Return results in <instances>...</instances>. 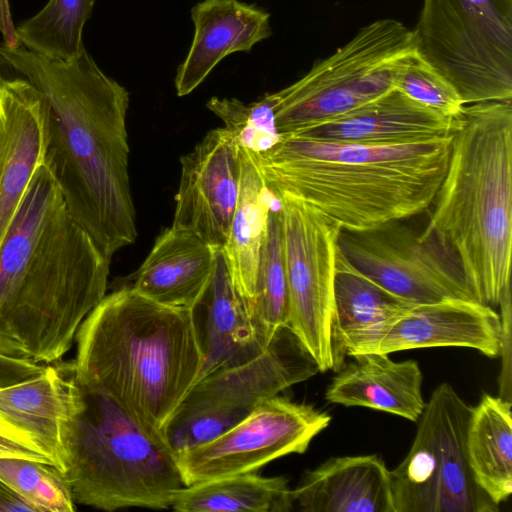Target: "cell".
I'll list each match as a JSON object with an SVG mask.
<instances>
[{
    "instance_id": "9a60e30c",
    "label": "cell",
    "mask_w": 512,
    "mask_h": 512,
    "mask_svg": "<svg viewBox=\"0 0 512 512\" xmlns=\"http://www.w3.org/2000/svg\"><path fill=\"white\" fill-rule=\"evenodd\" d=\"M501 331L500 314L493 307L475 300L446 298L414 304L385 325L360 354L465 347L496 358Z\"/></svg>"
},
{
    "instance_id": "e0dca14e",
    "label": "cell",
    "mask_w": 512,
    "mask_h": 512,
    "mask_svg": "<svg viewBox=\"0 0 512 512\" xmlns=\"http://www.w3.org/2000/svg\"><path fill=\"white\" fill-rule=\"evenodd\" d=\"M270 13L240 0H202L191 9L192 43L174 79L179 97L198 88L228 55L250 52L272 35Z\"/></svg>"
},
{
    "instance_id": "4dcf8cb0",
    "label": "cell",
    "mask_w": 512,
    "mask_h": 512,
    "mask_svg": "<svg viewBox=\"0 0 512 512\" xmlns=\"http://www.w3.org/2000/svg\"><path fill=\"white\" fill-rule=\"evenodd\" d=\"M206 107L223 121L238 145L252 153L265 152L280 139L269 93L251 103L214 96Z\"/></svg>"
},
{
    "instance_id": "4fadbf2b",
    "label": "cell",
    "mask_w": 512,
    "mask_h": 512,
    "mask_svg": "<svg viewBox=\"0 0 512 512\" xmlns=\"http://www.w3.org/2000/svg\"><path fill=\"white\" fill-rule=\"evenodd\" d=\"M330 421L310 404L279 395L265 399L217 437L176 452L185 485L254 472L277 458L302 454Z\"/></svg>"
},
{
    "instance_id": "603a6c76",
    "label": "cell",
    "mask_w": 512,
    "mask_h": 512,
    "mask_svg": "<svg viewBox=\"0 0 512 512\" xmlns=\"http://www.w3.org/2000/svg\"><path fill=\"white\" fill-rule=\"evenodd\" d=\"M413 305L358 271L338 249L331 319L332 370H340L347 356L359 355L385 325Z\"/></svg>"
},
{
    "instance_id": "8fae6325",
    "label": "cell",
    "mask_w": 512,
    "mask_h": 512,
    "mask_svg": "<svg viewBox=\"0 0 512 512\" xmlns=\"http://www.w3.org/2000/svg\"><path fill=\"white\" fill-rule=\"evenodd\" d=\"M279 200L289 292L288 325L315 359L332 370L331 319L341 228L305 202Z\"/></svg>"
},
{
    "instance_id": "7c38bea8",
    "label": "cell",
    "mask_w": 512,
    "mask_h": 512,
    "mask_svg": "<svg viewBox=\"0 0 512 512\" xmlns=\"http://www.w3.org/2000/svg\"><path fill=\"white\" fill-rule=\"evenodd\" d=\"M338 249L358 271L413 304L446 298L477 301L451 250L434 236L421 237L402 220L341 230Z\"/></svg>"
},
{
    "instance_id": "30bf717a",
    "label": "cell",
    "mask_w": 512,
    "mask_h": 512,
    "mask_svg": "<svg viewBox=\"0 0 512 512\" xmlns=\"http://www.w3.org/2000/svg\"><path fill=\"white\" fill-rule=\"evenodd\" d=\"M471 406L449 383L431 393L405 458L390 470L395 512H497L468 465Z\"/></svg>"
},
{
    "instance_id": "f1b7e54d",
    "label": "cell",
    "mask_w": 512,
    "mask_h": 512,
    "mask_svg": "<svg viewBox=\"0 0 512 512\" xmlns=\"http://www.w3.org/2000/svg\"><path fill=\"white\" fill-rule=\"evenodd\" d=\"M96 0H48L16 26L18 44L52 59H72L84 49L83 31Z\"/></svg>"
},
{
    "instance_id": "6da1fadb",
    "label": "cell",
    "mask_w": 512,
    "mask_h": 512,
    "mask_svg": "<svg viewBox=\"0 0 512 512\" xmlns=\"http://www.w3.org/2000/svg\"><path fill=\"white\" fill-rule=\"evenodd\" d=\"M0 64L45 96L43 164L70 215L111 259L137 237L128 172L129 92L86 49L64 60L2 43Z\"/></svg>"
},
{
    "instance_id": "2e32d148",
    "label": "cell",
    "mask_w": 512,
    "mask_h": 512,
    "mask_svg": "<svg viewBox=\"0 0 512 512\" xmlns=\"http://www.w3.org/2000/svg\"><path fill=\"white\" fill-rule=\"evenodd\" d=\"M45 96L22 77L0 79V246L43 163Z\"/></svg>"
},
{
    "instance_id": "4316f807",
    "label": "cell",
    "mask_w": 512,
    "mask_h": 512,
    "mask_svg": "<svg viewBox=\"0 0 512 512\" xmlns=\"http://www.w3.org/2000/svg\"><path fill=\"white\" fill-rule=\"evenodd\" d=\"M171 508L178 512H289L294 501L286 477L248 472L185 486L175 494Z\"/></svg>"
},
{
    "instance_id": "8992f818",
    "label": "cell",
    "mask_w": 512,
    "mask_h": 512,
    "mask_svg": "<svg viewBox=\"0 0 512 512\" xmlns=\"http://www.w3.org/2000/svg\"><path fill=\"white\" fill-rule=\"evenodd\" d=\"M79 386L64 472L74 502L109 512L171 507L186 486L176 452L111 398Z\"/></svg>"
},
{
    "instance_id": "ac0fdd59",
    "label": "cell",
    "mask_w": 512,
    "mask_h": 512,
    "mask_svg": "<svg viewBox=\"0 0 512 512\" xmlns=\"http://www.w3.org/2000/svg\"><path fill=\"white\" fill-rule=\"evenodd\" d=\"M454 117L428 108L393 88L346 114L301 135L361 144L395 145L451 136Z\"/></svg>"
},
{
    "instance_id": "e575fe53",
    "label": "cell",
    "mask_w": 512,
    "mask_h": 512,
    "mask_svg": "<svg viewBox=\"0 0 512 512\" xmlns=\"http://www.w3.org/2000/svg\"><path fill=\"white\" fill-rule=\"evenodd\" d=\"M0 438L22 443L31 446L42 452L49 460V456L38 442L29 432L23 429L20 424L3 408L0 407ZM51 462V460H50ZM52 463V462H51Z\"/></svg>"
},
{
    "instance_id": "f35d334b",
    "label": "cell",
    "mask_w": 512,
    "mask_h": 512,
    "mask_svg": "<svg viewBox=\"0 0 512 512\" xmlns=\"http://www.w3.org/2000/svg\"><path fill=\"white\" fill-rule=\"evenodd\" d=\"M0 79H1V77H0Z\"/></svg>"
},
{
    "instance_id": "74e56055",
    "label": "cell",
    "mask_w": 512,
    "mask_h": 512,
    "mask_svg": "<svg viewBox=\"0 0 512 512\" xmlns=\"http://www.w3.org/2000/svg\"><path fill=\"white\" fill-rule=\"evenodd\" d=\"M13 25L9 0H0V30H10Z\"/></svg>"
},
{
    "instance_id": "d590c367",
    "label": "cell",
    "mask_w": 512,
    "mask_h": 512,
    "mask_svg": "<svg viewBox=\"0 0 512 512\" xmlns=\"http://www.w3.org/2000/svg\"><path fill=\"white\" fill-rule=\"evenodd\" d=\"M2 457H19L51 463L42 452L31 446L0 438V458Z\"/></svg>"
},
{
    "instance_id": "d4e9b609",
    "label": "cell",
    "mask_w": 512,
    "mask_h": 512,
    "mask_svg": "<svg viewBox=\"0 0 512 512\" xmlns=\"http://www.w3.org/2000/svg\"><path fill=\"white\" fill-rule=\"evenodd\" d=\"M275 199L250 152L241 148L239 196L222 251L233 285L249 311L256 296L260 251Z\"/></svg>"
},
{
    "instance_id": "f546056e",
    "label": "cell",
    "mask_w": 512,
    "mask_h": 512,
    "mask_svg": "<svg viewBox=\"0 0 512 512\" xmlns=\"http://www.w3.org/2000/svg\"><path fill=\"white\" fill-rule=\"evenodd\" d=\"M0 480L35 512H73L76 509L64 473L51 463L2 457Z\"/></svg>"
},
{
    "instance_id": "d6986e66",
    "label": "cell",
    "mask_w": 512,
    "mask_h": 512,
    "mask_svg": "<svg viewBox=\"0 0 512 512\" xmlns=\"http://www.w3.org/2000/svg\"><path fill=\"white\" fill-rule=\"evenodd\" d=\"M79 396L73 361L61 359L46 364L42 373L31 379L0 388V407L38 440L52 464L64 473Z\"/></svg>"
},
{
    "instance_id": "7402d4cb",
    "label": "cell",
    "mask_w": 512,
    "mask_h": 512,
    "mask_svg": "<svg viewBox=\"0 0 512 512\" xmlns=\"http://www.w3.org/2000/svg\"><path fill=\"white\" fill-rule=\"evenodd\" d=\"M353 358L337 371L325 399L332 404L366 407L417 422L426 403L419 363L412 359L393 361L383 353Z\"/></svg>"
},
{
    "instance_id": "3957f363",
    "label": "cell",
    "mask_w": 512,
    "mask_h": 512,
    "mask_svg": "<svg viewBox=\"0 0 512 512\" xmlns=\"http://www.w3.org/2000/svg\"><path fill=\"white\" fill-rule=\"evenodd\" d=\"M452 135L377 145L280 135L252 153L267 187L313 207L341 230L361 231L428 209L445 176Z\"/></svg>"
},
{
    "instance_id": "44dd1931",
    "label": "cell",
    "mask_w": 512,
    "mask_h": 512,
    "mask_svg": "<svg viewBox=\"0 0 512 512\" xmlns=\"http://www.w3.org/2000/svg\"><path fill=\"white\" fill-rule=\"evenodd\" d=\"M303 512H395L390 470L375 454L331 457L292 489Z\"/></svg>"
},
{
    "instance_id": "836d02e7",
    "label": "cell",
    "mask_w": 512,
    "mask_h": 512,
    "mask_svg": "<svg viewBox=\"0 0 512 512\" xmlns=\"http://www.w3.org/2000/svg\"><path fill=\"white\" fill-rule=\"evenodd\" d=\"M45 365L0 353V388L9 387L39 375Z\"/></svg>"
},
{
    "instance_id": "1f68e13d",
    "label": "cell",
    "mask_w": 512,
    "mask_h": 512,
    "mask_svg": "<svg viewBox=\"0 0 512 512\" xmlns=\"http://www.w3.org/2000/svg\"><path fill=\"white\" fill-rule=\"evenodd\" d=\"M393 86L414 101L448 117L458 115L465 105L455 87L417 52L399 66Z\"/></svg>"
},
{
    "instance_id": "ba28073f",
    "label": "cell",
    "mask_w": 512,
    "mask_h": 512,
    "mask_svg": "<svg viewBox=\"0 0 512 512\" xmlns=\"http://www.w3.org/2000/svg\"><path fill=\"white\" fill-rule=\"evenodd\" d=\"M413 31L465 105L512 101V0H423Z\"/></svg>"
},
{
    "instance_id": "484cf974",
    "label": "cell",
    "mask_w": 512,
    "mask_h": 512,
    "mask_svg": "<svg viewBox=\"0 0 512 512\" xmlns=\"http://www.w3.org/2000/svg\"><path fill=\"white\" fill-rule=\"evenodd\" d=\"M512 402L483 394L471 408L466 431L468 465L475 483L496 505L512 493Z\"/></svg>"
},
{
    "instance_id": "5b68a950",
    "label": "cell",
    "mask_w": 512,
    "mask_h": 512,
    "mask_svg": "<svg viewBox=\"0 0 512 512\" xmlns=\"http://www.w3.org/2000/svg\"><path fill=\"white\" fill-rule=\"evenodd\" d=\"M421 237L456 257L477 301L511 287L512 101L466 104L454 117L447 170Z\"/></svg>"
},
{
    "instance_id": "8d00e7d4",
    "label": "cell",
    "mask_w": 512,
    "mask_h": 512,
    "mask_svg": "<svg viewBox=\"0 0 512 512\" xmlns=\"http://www.w3.org/2000/svg\"><path fill=\"white\" fill-rule=\"evenodd\" d=\"M35 512L34 508L0 480V512Z\"/></svg>"
},
{
    "instance_id": "cb8c5ba5",
    "label": "cell",
    "mask_w": 512,
    "mask_h": 512,
    "mask_svg": "<svg viewBox=\"0 0 512 512\" xmlns=\"http://www.w3.org/2000/svg\"><path fill=\"white\" fill-rule=\"evenodd\" d=\"M199 305L204 306L205 322L199 331L203 365L198 380L218 367L255 356L269 344L259 337L247 304L233 285L222 249Z\"/></svg>"
},
{
    "instance_id": "7a4b0ae2",
    "label": "cell",
    "mask_w": 512,
    "mask_h": 512,
    "mask_svg": "<svg viewBox=\"0 0 512 512\" xmlns=\"http://www.w3.org/2000/svg\"><path fill=\"white\" fill-rule=\"evenodd\" d=\"M110 262L42 163L0 246V353L61 360L106 295Z\"/></svg>"
},
{
    "instance_id": "ffe728a7",
    "label": "cell",
    "mask_w": 512,
    "mask_h": 512,
    "mask_svg": "<svg viewBox=\"0 0 512 512\" xmlns=\"http://www.w3.org/2000/svg\"><path fill=\"white\" fill-rule=\"evenodd\" d=\"M218 249L191 231L165 229L130 285L159 304L195 310L213 276Z\"/></svg>"
},
{
    "instance_id": "83f0119b",
    "label": "cell",
    "mask_w": 512,
    "mask_h": 512,
    "mask_svg": "<svg viewBox=\"0 0 512 512\" xmlns=\"http://www.w3.org/2000/svg\"><path fill=\"white\" fill-rule=\"evenodd\" d=\"M249 313L259 337L265 343H269L275 332L289 322L288 281L277 198L269 211L258 263L256 296Z\"/></svg>"
},
{
    "instance_id": "52a82bcc",
    "label": "cell",
    "mask_w": 512,
    "mask_h": 512,
    "mask_svg": "<svg viewBox=\"0 0 512 512\" xmlns=\"http://www.w3.org/2000/svg\"><path fill=\"white\" fill-rule=\"evenodd\" d=\"M417 52L413 29L386 18L362 27L345 45L273 93L280 135H295L346 114L394 88L395 73Z\"/></svg>"
},
{
    "instance_id": "5bb4252c",
    "label": "cell",
    "mask_w": 512,
    "mask_h": 512,
    "mask_svg": "<svg viewBox=\"0 0 512 512\" xmlns=\"http://www.w3.org/2000/svg\"><path fill=\"white\" fill-rule=\"evenodd\" d=\"M181 175L172 225L224 248L237 205L241 148L224 127L209 131L180 158Z\"/></svg>"
},
{
    "instance_id": "277c9868",
    "label": "cell",
    "mask_w": 512,
    "mask_h": 512,
    "mask_svg": "<svg viewBox=\"0 0 512 512\" xmlns=\"http://www.w3.org/2000/svg\"><path fill=\"white\" fill-rule=\"evenodd\" d=\"M75 342L78 384L108 396L165 439L203 365L195 311L159 304L121 286L88 314Z\"/></svg>"
},
{
    "instance_id": "d6a6232c",
    "label": "cell",
    "mask_w": 512,
    "mask_h": 512,
    "mask_svg": "<svg viewBox=\"0 0 512 512\" xmlns=\"http://www.w3.org/2000/svg\"><path fill=\"white\" fill-rule=\"evenodd\" d=\"M499 306L502 329L499 355L502 356V365L498 396L511 401V287L505 291Z\"/></svg>"
},
{
    "instance_id": "9c48e42d",
    "label": "cell",
    "mask_w": 512,
    "mask_h": 512,
    "mask_svg": "<svg viewBox=\"0 0 512 512\" xmlns=\"http://www.w3.org/2000/svg\"><path fill=\"white\" fill-rule=\"evenodd\" d=\"M319 372L289 325L255 356L200 378L171 418L165 439L175 451L207 442L244 419L260 402Z\"/></svg>"
}]
</instances>
